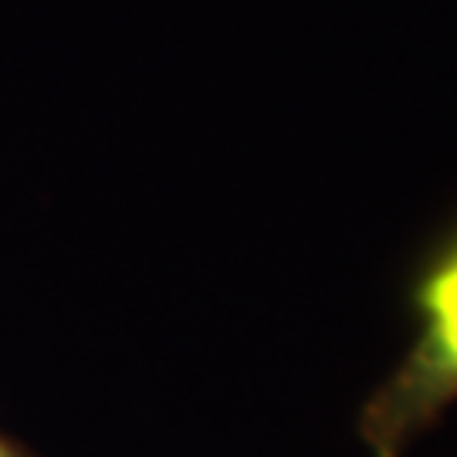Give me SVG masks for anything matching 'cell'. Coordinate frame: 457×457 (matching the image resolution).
I'll use <instances>...</instances> for the list:
<instances>
[{
	"instance_id": "6da1fadb",
	"label": "cell",
	"mask_w": 457,
	"mask_h": 457,
	"mask_svg": "<svg viewBox=\"0 0 457 457\" xmlns=\"http://www.w3.org/2000/svg\"><path fill=\"white\" fill-rule=\"evenodd\" d=\"M420 312V343L366 413V434L383 454H390L413 427L424 424L457 393V245L427 275Z\"/></svg>"
},
{
	"instance_id": "7a4b0ae2",
	"label": "cell",
	"mask_w": 457,
	"mask_h": 457,
	"mask_svg": "<svg viewBox=\"0 0 457 457\" xmlns=\"http://www.w3.org/2000/svg\"><path fill=\"white\" fill-rule=\"evenodd\" d=\"M0 457H37V454H34L31 447H24L21 441L7 437V434L0 430Z\"/></svg>"
}]
</instances>
